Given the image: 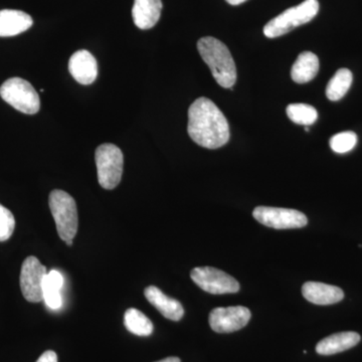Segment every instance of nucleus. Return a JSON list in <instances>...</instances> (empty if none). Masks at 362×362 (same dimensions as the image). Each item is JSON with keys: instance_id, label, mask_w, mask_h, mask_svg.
I'll return each instance as SVG.
<instances>
[{"instance_id": "nucleus-11", "label": "nucleus", "mask_w": 362, "mask_h": 362, "mask_svg": "<svg viewBox=\"0 0 362 362\" xmlns=\"http://www.w3.org/2000/svg\"><path fill=\"white\" fill-rule=\"evenodd\" d=\"M69 71L80 84L90 85L98 77L96 59L87 49L76 52L69 61Z\"/></svg>"}, {"instance_id": "nucleus-20", "label": "nucleus", "mask_w": 362, "mask_h": 362, "mask_svg": "<svg viewBox=\"0 0 362 362\" xmlns=\"http://www.w3.org/2000/svg\"><path fill=\"white\" fill-rule=\"evenodd\" d=\"M352 80L354 76L349 69H340L328 83L326 96L333 102L342 99L351 87Z\"/></svg>"}, {"instance_id": "nucleus-10", "label": "nucleus", "mask_w": 362, "mask_h": 362, "mask_svg": "<svg viewBox=\"0 0 362 362\" xmlns=\"http://www.w3.org/2000/svg\"><path fill=\"white\" fill-rule=\"evenodd\" d=\"M251 317V311L247 307H218L211 312L209 321L214 332L230 333L244 328Z\"/></svg>"}, {"instance_id": "nucleus-7", "label": "nucleus", "mask_w": 362, "mask_h": 362, "mask_svg": "<svg viewBox=\"0 0 362 362\" xmlns=\"http://www.w3.org/2000/svg\"><path fill=\"white\" fill-rule=\"evenodd\" d=\"M190 277L202 290L211 294H228L240 290L239 282L235 278L213 267H197L192 271Z\"/></svg>"}, {"instance_id": "nucleus-15", "label": "nucleus", "mask_w": 362, "mask_h": 362, "mask_svg": "<svg viewBox=\"0 0 362 362\" xmlns=\"http://www.w3.org/2000/svg\"><path fill=\"white\" fill-rule=\"evenodd\" d=\"M32 16L21 11H0V37H14L32 28Z\"/></svg>"}, {"instance_id": "nucleus-5", "label": "nucleus", "mask_w": 362, "mask_h": 362, "mask_svg": "<svg viewBox=\"0 0 362 362\" xmlns=\"http://www.w3.org/2000/svg\"><path fill=\"white\" fill-rule=\"evenodd\" d=\"M98 181L105 189H114L120 183L123 175L124 157L116 145L105 143L95 152Z\"/></svg>"}, {"instance_id": "nucleus-22", "label": "nucleus", "mask_w": 362, "mask_h": 362, "mask_svg": "<svg viewBox=\"0 0 362 362\" xmlns=\"http://www.w3.org/2000/svg\"><path fill=\"white\" fill-rule=\"evenodd\" d=\"M357 136L352 131L338 133L330 139V147L337 153H346L356 147Z\"/></svg>"}, {"instance_id": "nucleus-27", "label": "nucleus", "mask_w": 362, "mask_h": 362, "mask_svg": "<svg viewBox=\"0 0 362 362\" xmlns=\"http://www.w3.org/2000/svg\"><path fill=\"white\" fill-rule=\"evenodd\" d=\"M305 131H307V132H309V128L308 127L305 128Z\"/></svg>"}, {"instance_id": "nucleus-4", "label": "nucleus", "mask_w": 362, "mask_h": 362, "mask_svg": "<svg viewBox=\"0 0 362 362\" xmlns=\"http://www.w3.org/2000/svg\"><path fill=\"white\" fill-rule=\"evenodd\" d=\"M318 11L319 2L317 0H305L299 6L287 9L269 21L264 28V35L269 39L284 35L298 26L308 23L315 18Z\"/></svg>"}, {"instance_id": "nucleus-8", "label": "nucleus", "mask_w": 362, "mask_h": 362, "mask_svg": "<svg viewBox=\"0 0 362 362\" xmlns=\"http://www.w3.org/2000/svg\"><path fill=\"white\" fill-rule=\"evenodd\" d=\"M255 220L276 230L304 228L308 218L301 211L281 207L258 206L252 211Z\"/></svg>"}, {"instance_id": "nucleus-16", "label": "nucleus", "mask_w": 362, "mask_h": 362, "mask_svg": "<svg viewBox=\"0 0 362 362\" xmlns=\"http://www.w3.org/2000/svg\"><path fill=\"white\" fill-rule=\"evenodd\" d=\"M361 341V335L356 332H340L324 338L317 344L316 352L320 356H333L356 346Z\"/></svg>"}, {"instance_id": "nucleus-9", "label": "nucleus", "mask_w": 362, "mask_h": 362, "mask_svg": "<svg viewBox=\"0 0 362 362\" xmlns=\"http://www.w3.org/2000/svg\"><path fill=\"white\" fill-rule=\"evenodd\" d=\"M47 268L35 258L28 257L21 266V289L28 302L39 303L44 301V282Z\"/></svg>"}, {"instance_id": "nucleus-6", "label": "nucleus", "mask_w": 362, "mask_h": 362, "mask_svg": "<svg viewBox=\"0 0 362 362\" xmlns=\"http://www.w3.org/2000/svg\"><path fill=\"white\" fill-rule=\"evenodd\" d=\"M0 96L21 113L33 115L40 111V100L37 90L28 81L11 78L0 87Z\"/></svg>"}, {"instance_id": "nucleus-24", "label": "nucleus", "mask_w": 362, "mask_h": 362, "mask_svg": "<svg viewBox=\"0 0 362 362\" xmlns=\"http://www.w3.org/2000/svg\"><path fill=\"white\" fill-rule=\"evenodd\" d=\"M37 362H58V356L56 352L47 350L40 356Z\"/></svg>"}, {"instance_id": "nucleus-25", "label": "nucleus", "mask_w": 362, "mask_h": 362, "mask_svg": "<svg viewBox=\"0 0 362 362\" xmlns=\"http://www.w3.org/2000/svg\"><path fill=\"white\" fill-rule=\"evenodd\" d=\"M228 4H230V6H239V4H244L247 0H226Z\"/></svg>"}, {"instance_id": "nucleus-26", "label": "nucleus", "mask_w": 362, "mask_h": 362, "mask_svg": "<svg viewBox=\"0 0 362 362\" xmlns=\"http://www.w3.org/2000/svg\"><path fill=\"white\" fill-rule=\"evenodd\" d=\"M157 362H180V359L178 357H168V358Z\"/></svg>"}, {"instance_id": "nucleus-2", "label": "nucleus", "mask_w": 362, "mask_h": 362, "mask_svg": "<svg viewBox=\"0 0 362 362\" xmlns=\"http://www.w3.org/2000/svg\"><path fill=\"white\" fill-rule=\"evenodd\" d=\"M197 49L216 83L226 89H232L237 81V69L228 47L220 40L206 37L197 42Z\"/></svg>"}, {"instance_id": "nucleus-3", "label": "nucleus", "mask_w": 362, "mask_h": 362, "mask_svg": "<svg viewBox=\"0 0 362 362\" xmlns=\"http://www.w3.org/2000/svg\"><path fill=\"white\" fill-rule=\"evenodd\" d=\"M54 223L59 238L66 242L68 246L73 245L74 238L78 232V209L75 199L64 190H52L49 197Z\"/></svg>"}, {"instance_id": "nucleus-1", "label": "nucleus", "mask_w": 362, "mask_h": 362, "mask_svg": "<svg viewBox=\"0 0 362 362\" xmlns=\"http://www.w3.org/2000/svg\"><path fill=\"white\" fill-rule=\"evenodd\" d=\"M187 132L199 146L218 149L230 140V126L223 112L211 100H195L188 110Z\"/></svg>"}, {"instance_id": "nucleus-18", "label": "nucleus", "mask_w": 362, "mask_h": 362, "mask_svg": "<svg viewBox=\"0 0 362 362\" xmlns=\"http://www.w3.org/2000/svg\"><path fill=\"white\" fill-rule=\"evenodd\" d=\"M64 286V277L59 271L52 270L45 276L44 282V301L49 308L58 310L63 304L61 290Z\"/></svg>"}, {"instance_id": "nucleus-21", "label": "nucleus", "mask_w": 362, "mask_h": 362, "mask_svg": "<svg viewBox=\"0 0 362 362\" xmlns=\"http://www.w3.org/2000/svg\"><path fill=\"white\" fill-rule=\"evenodd\" d=\"M287 115L292 122L304 126L312 125L318 118L316 109L308 104H290L287 107Z\"/></svg>"}, {"instance_id": "nucleus-14", "label": "nucleus", "mask_w": 362, "mask_h": 362, "mask_svg": "<svg viewBox=\"0 0 362 362\" xmlns=\"http://www.w3.org/2000/svg\"><path fill=\"white\" fill-rule=\"evenodd\" d=\"M162 11L161 0H134L132 18L140 30H150L158 23Z\"/></svg>"}, {"instance_id": "nucleus-17", "label": "nucleus", "mask_w": 362, "mask_h": 362, "mask_svg": "<svg viewBox=\"0 0 362 362\" xmlns=\"http://www.w3.org/2000/svg\"><path fill=\"white\" fill-rule=\"evenodd\" d=\"M319 71V59L311 52H303L298 56L292 66V80L298 84L310 82L316 77Z\"/></svg>"}, {"instance_id": "nucleus-13", "label": "nucleus", "mask_w": 362, "mask_h": 362, "mask_svg": "<svg viewBox=\"0 0 362 362\" xmlns=\"http://www.w3.org/2000/svg\"><path fill=\"white\" fill-rule=\"evenodd\" d=\"M302 294L307 301L316 305L335 304L344 298V293L340 288L320 282L305 283Z\"/></svg>"}, {"instance_id": "nucleus-23", "label": "nucleus", "mask_w": 362, "mask_h": 362, "mask_svg": "<svg viewBox=\"0 0 362 362\" xmlns=\"http://www.w3.org/2000/svg\"><path fill=\"white\" fill-rule=\"evenodd\" d=\"M16 228V220L8 209L0 204V242L11 239Z\"/></svg>"}, {"instance_id": "nucleus-19", "label": "nucleus", "mask_w": 362, "mask_h": 362, "mask_svg": "<svg viewBox=\"0 0 362 362\" xmlns=\"http://www.w3.org/2000/svg\"><path fill=\"white\" fill-rule=\"evenodd\" d=\"M124 324L129 332L137 337H149L153 332L151 320L138 309L130 308L125 312Z\"/></svg>"}, {"instance_id": "nucleus-12", "label": "nucleus", "mask_w": 362, "mask_h": 362, "mask_svg": "<svg viewBox=\"0 0 362 362\" xmlns=\"http://www.w3.org/2000/svg\"><path fill=\"white\" fill-rule=\"evenodd\" d=\"M144 295L152 306L156 307L162 315L169 320L180 321L185 315V309L180 301L166 296L156 286H149L144 290Z\"/></svg>"}]
</instances>
